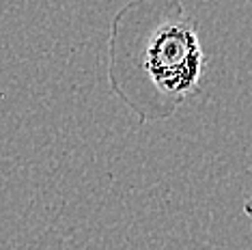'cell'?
Returning a JSON list of instances; mask_svg holds the SVG:
<instances>
[{
  "label": "cell",
  "mask_w": 252,
  "mask_h": 250,
  "mask_svg": "<svg viewBox=\"0 0 252 250\" xmlns=\"http://www.w3.org/2000/svg\"><path fill=\"white\" fill-rule=\"evenodd\" d=\"M207 56L179 0H131L108 37V82L140 123L164 121L200 87Z\"/></svg>",
  "instance_id": "6da1fadb"
},
{
  "label": "cell",
  "mask_w": 252,
  "mask_h": 250,
  "mask_svg": "<svg viewBox=\"0 0 252 250\" xmlns=\"http://www.w3.org/2000/svg\"><path fill=\"white\" fill-rule=\"evenodd\" d=\"M244 214H246V216H248V218L252 220V194H250L248 201L244 203Z\"/></svg>",
  "instance_id": "7a4b0ae2"
}]
</instances>
